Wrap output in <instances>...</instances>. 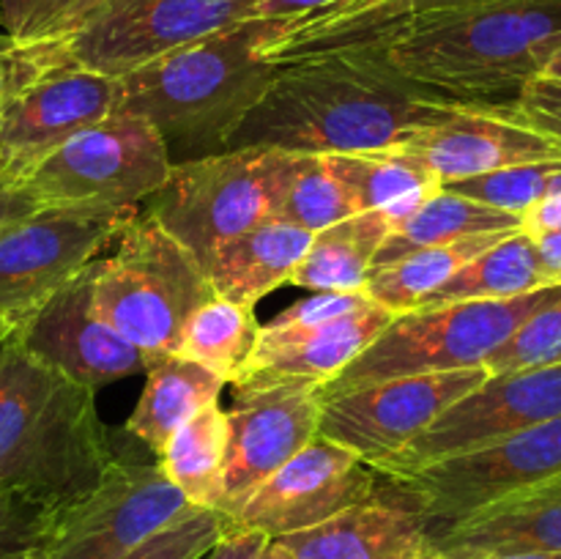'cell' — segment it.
I'll return each mask as SVG.
<instances>
[{"instance_id":"cell-52","label":"cell","mask_w":561,"mask_h":559,"mask_svg":"<svg viewBox=\"0 0 561 559\" xmlns=\"http://www.w3.org/2000/svg\"><path fill=\"white\" fill-rule=\"evenodd\" d=\"M31 559H44V554H36V557H31Z\"/></svg>"},{"instance_id":"cell-23","label":"cell","mask_w":561,"mask_h":559,"mask_svg":"<svg viewBox=\"0 0 561 559\" xmlns=\"http://www.w3.org/2000/svg\"><path fill=\"white\" fill-rule=\"evenodd\" d=\"M312 233L296 225L266 219L225 241L203 263L214 294L255 307L263 296L290 283V274L310 250Z\"/></svg>"},{"instance_id":"cell-31","label":"cell","mask_w":561,"mask_h":559,"mask_svg":"<svg viewBox=\"0 0 561 559\" xmlns=\"http://www.w3.org/2000/svg\"><path fill=\"white\" fill-rule=\"evenodd\" d=\"M228 447V411L217 403L197 411L168 438L157 464L197 507H217L219 477Z\"/></svg>"},{"instance_id":"cell-20","label":"cell","mask_w":561,"mask_h":559,"mask_svg":"<svg viewBox=\"0 0 561 559\" xmlns=\"http://www.w3.org/2000/svg\"><path fill=\"white\" fill-rule=\"evenodd\" d=\"M392 318L394 312L370 301L362 310L321 327H263L250 362L233 381L236 392L323 387L348 367Z\"/></svg>"},{"instance_id":"cell-29","label":"cell","mask_w":561,"mask_h":559,"mask_svg":"<svg viewBox=\"0 0 561 559\" xmlns=\"http://www.w3.org/2000/svg\"><path fill=\"white\" fill-rule=\"evenodd\" d=\"M510 233H485L471 236V239L453 241V244L427 247V250L411 252L409 258L389 263V266L373 269L367 277L365 294L376 305L387 307L389 312L416 310L436 288H442L460 266L474 261L485 250H491L496 241Z\"/></svg>"},{"instance_id":"cell-16","label":"cell","mask_w":561,"mask_h":559,"mask_svg":"<svg viewBox=\"0 0 561 559\" xmlns=\"http://www.w3.org/2000/svg\"><path fill=\"white\" fill-rule=\"evenodd\" d=\"M14 338L33 360L88 389L146 376L164 356L137 349L93 310V261L14 329Z\"/></svg>"},{"instance_id":"cell-13","label":"cell","mask_w":561,"mask_h":559,"mask_svg":"<svg viewBox=\"0 0 561 559\" xmlns=\"http://www.w3.org/2000/svg\"><path fill=\"white\" fill-rule=\"evenodd\" d=\"M488 378L485 367L389 378L323 400L318 436L359 455L373 469L403 453L455 400Z\"/></svg>"},{"instance_id":"cell-24","label":"cell","mask_w":561,"mask_h":559,"mask_svg":"<svg viewBox=\"0 0 561 559\" xmlns=\"http://www.w3.org/2000/svg\"><path fill=\"white\" fill-rule=\"evenodd\" d=\"M515 230H520L518 214L485 206V203L438 186L416 201L403 217L394 219L373 269L389 266L427 247L453 244V241L485 233H515Z\"/></svg>"},{"instance_id":"cell-45","label":"cell","mask_w":561,"mask_h":559,"mask_svg":"<svg viewBox=\"0 0 561 559\" xmlns=\"http://www.w3.org/2000/svg\"><path fill=\"white\" fill-rule=\"evenodd\" d=\"M332 3H337V0H255V16H261V20H285V16L310 14V11Z\"/></svg>"},{"instance_id":"cell-27","label":"cell","mask_w":561,"mask_h":559,"mask_svg":"<svg viewBox=\"0 0 561 559\" xmlns=\"http://www.w3.org/2000/svg\"><path fill=\"white\" fill-rule=\"evenodd\" d=\"M548 277L531 236L524 230L504 236L502 241L460 266L442 288L433 290L420 307L453 305V301H493L515 299L546 288Z\"/></svg>"},{"instance_id":"cell-40","label":"cell","mask_w":561,"mask_h":559,"mask_svg":"<svg viewBox=\"0 0 561 559\" xmlns=\"http://www.w3.org/2000/svg\"><path fill=\"white\" fill-rule=\"evenodd\" d=\"M370 296L365 290H316L312 299L296 301L288 310L274 316L266 327H321L334 318L351 316L370 305Z\"/></svg>"},{"instance_id":"cell-8","label":"cell","mask_w":561,"mask_h":559,"mask_svg":"<svg viewBox=\"0 0 561 559\" xmlns=\"http://www.w3.org/2000/svg\"><path fill=\"white\" fill-rule=\"evenodd\" d=\"M553 477H561V417L411 475H378L376 497L416 510L433 532Z\"/></svg>"},{"instance_id":"cell-47","label":"cell","mask_w":561,"mask_h":559,"mask_svg":"<svg viewBox=\"0 0 561 559\" xmlns=\"http://www.w3.org/2000/svg\"><path fill=\"white\" fill-rule=\"evenodd\" d=\"M257 559H294V557H290V551L283 546V543L274 540V537H268V543L263 546L261 557H257Z\"/></svg>"},{"instance_id":"cell-5","label":"cell","mask_w":561,"mask_h":559,"mask_svg":"<svg viewBox=\"0 0 561 559\" xmlns=\"http://www.w3.org/2000/svg\"><path fill=\"white\" fill-rule=\"evenodd\" d=\"M214 296L201 263L142 212L113 255L93 261V310L148 354H175L192 312Z\"/></svg>"},{"instance_id":"cell-44","label":"cell","mask_w":561,"mask_h":559,"mask_svg":"<svg viewBox=\"0 0 561 559\" xmlns=\"http://www.w3.org/2000/svg\"><path fill=\"white\" fill-rule=\"evenodd\" d=\"M520 230L526 236H531V239L542 233H551V230H561V195L546 197L537 206H531L520 217Z\"/></svg>"},{"instance_id":"cell-32","label":"cell","mask_w":561,"mask_h":559,"mask_svg":"<svg viewBox=\"0 0 561 559\" xmlns=\"http://www.w3.org/2000/svg\"><path fill=\"white\" fill-rule=\"evenodd\" d=\"M354 214H359V206L343 181L329 170L327 159L316 153H294L274 219L318 233Z\"/></svg>"},{"instance_id":"cell-18","label":"cell","mask_w":561,"mask_h":559,"mask_svg":"<svg viewBox=\"0 0 561 559\" xmlns=\"http://www.w3.org/2000/svg\"><path fill=\"white\" fill-rule=\"evenodd\" d=\"M392 148L425 164L438 184L561 159V146L551 137L513 115L463 102H442L427 110Z\"/></svg>"},{"instance_id":"cell-41","label":"cell","mask_w":561,"mask_h":559,"mask_svg":"<svg viewBox=\"0 0 561 559\" xmlns=\"http://www.w3.org/2000/svg\"><path fill=\"white\" fill-rule=\"evenodd\" d=\"M266 543L268 537L263 532L241 529V526L230 524V529L208 551V559H257Z\"/></svg>"},{"instance_id":"cell-15","label":"cell","mask_w":561,"mask_h":559,"mask_svg":"<svg viewBox=\"0 0 561 559\" xmlns=\"http://www.w3.org/2000/svg\"><path fill=\"white\" fill-rule=\"evenodd\" d=\"M118 104V77L80 66H49L16 88L0 113V181L20 186L77 132Z\"/></svg>"},{"instance_id":"cell-25","label":"cell","mask_w":561,"mask_h":559,"mask_svg":"<svg viewBox=\"0 0 561 559\" xmlns=\"http://www.w3.org/2000/svg\"><path fill=\"white\" fill-rule=\"evenodd\" d=\"M225 378L181 354L159 356L146 373V387L126 422V433L159 455L168 438L197 411L217 403Z\"/></svg>"},{"instance_id":"cell-7","label":"cell","mask_w":561,"mask_h":559,"mask_svg":"<svg viewBox=\"0 0 561 559\" xmlns=\"http://www.w3.org/2000/svg\"><path fill=\"white\" fill-rule=\"evenodd\" d=\"M294 153L236 148L173 162L168 179L148 195L146 212L197 263L225 241L274 219Z\"/></svg>"},{"instance_id":"cell-51","label":"cell","mask_w":561,"mask_h":559,"mask_svg":"<svg viewBox=\"0 0 561 559\" xmlns=\"http://www.w3.org/2000/svg\"><path fill=\"white\" fill-rule=\"evenodd\" d=\"M11 332H14V329H11V327H9V323H5V321H0V343H3V340H5V338H9V334H11Z\"/></svg>"},{"instance_id":"cell-34","label":"cell","mask_w":561,"mask_h":559,"mask_svg":"<svg viewBox=\"0 0 561 559\" xmlns=\"http://www.w3.org/2000/svg\"><path fill=\"white\" fill-rule=\"evenodd\" d=\"M102 0H0V27L16 44L64 42L80 31Z\"/></svg>"},{"instance_id":"cell-33","label":"cell","mask_w":561,"mask_h":559,"mask_svg":"<svg viewBox=\"0 0 561 559\" xmlns=\"http://www.w3.org/2000/svg\"><path fill=\"white\" fill-rule=\"evenodd\" d=\"M442 186L477 203H485V206L524 217L531 206H537L546 197L561 195V159L515 164V168L449 181Z\"/></svg>"},{"instance_id":"cell-9","label":"cell","mask_w":561,"mask_h":559,"mask_svg":"<svg viewBox=\"0 0 561 559\" xmlns=\"http://www.w3.org/2000/svg\"><path fill=\"white\" fill-rule=\"evenodd\" d=\"M173 159L159 132L118 107L77 132L20 186L42 206L140 208L168 179Z\"/></svg>"},{"instance_id":"cell-30","label":"cell","mask_w":561,"mask_h":559,"mask_svg":"<svg viewBox=\"0 0 561 559\" xmlns=\"http://www.w3.org/2000/svg\"><path fill=\"white\" fill-rule=\"evenodd\" d=\"M261 329L255 307L239 305V301H230L225 296H214L192 312L184 332H181L175 354L208 367L219 378L233 384L250 362L252 351L261 340Z\"/></svg>"},{"instance_id":"cell-21","label":"cell","mask_w":561,"mask_h":559,"mask_svg":"<svg viewBox=\"0 0 561 559\" xmlns=\"http://www.w3.org/2000/svg\"><path fill=\"white\" fill-rule=\"evenodd\" d=\"M431 548L458 559L561 554V477L433 529Z\"/></svg>"},{"instance_id":"cell-4","label":"cell","mask_w":561,"mask_h":559,"mask_svg":"<svg viewBox=\"0 0 561 559\" xmlns=\"http://www.w3.org/2000/svg\"><path fill=\"white\" fill-rule=\"evenodd\" d=\"M279 27L283 20L255 16L148 60L118 77V107L146 118L168 151H222L277 75L266 47Z\"/></svg>"},{"instance_id":"cell-39","label":"cell","mask_w":561,"mask_h":559,"mask_svg":"<svg viewBox=\"0 0 561 559\" xmlns=\"http://www.w3.org/2000/svg\"><path fill=\"white\" fill-rule=\"evenodd\" d=\"M510 115L561 146V80L540 75L526 82Z\"/></svg>"},{"instance_id":"cell-11","label":"cell","mask_w":561,"mask_h":559,"mask_svg":"<svg viewBox=\"0 0 561 559\" xmlns=\"http://www.w3.org/2000/svg\"><path fill=\"white\" fill-rule=\"evenodd\" d=\"M244 20H255V0H102L60 47L66 64L124 77Z\"/></svg>"},{"instance_id":"cell-26","label":"cell","mask_w":561,"mask_h":559,"mask_svg":"<svg viewBox=\"0 0 561 559\" xmlns=\"http://www.w3.org/2000/svg\"><path fill=\"white\" fill-rule=\"evenodd\" d=\"M392 230L389 212H359L312 233L310 250L290 274L307 290H365L378 250Z\"/></svg>"},{"instance_id":"cell-49","label":"cell","mask_w":561,"mask_h":559,"mask_svg":"<svg viewBox=\"0 0 561 559\" xmlns=\"http://www.w3.org/2000/svg\"><path fill=\"white\" fill-rule=\"evenodd\" d=\"M482 559H561V554H513V557H482Z\"/></svg>"},{"instance_id":"cell-1","label":"cell","mask_w":561,"mask_h":559,"mask_svg":"<svg viewBox=\"0 0 561 559\" xmlns=\"http://www.w3.org/2000/svg\"><path fill=\"white\" fill-rule=\"evenodd\" d=\"M442 102L455 99L400 75L383 49L312 55L279 64L222 151L274 148L329 157L392 148Z\"/></svg>"},{"instance_id":"cell-12","label":"cell","mask_w":561,"mask_h":559,"mask_svg":"<svg viewBox=\"0 0 561 559\" xmlns=\"http://www.w3.org/2000/svg\"><path fill=\"white\" fill-rule=\"evenodd\" d=\"M190 507L157 460L113 458L93 491L60 510L44 559H121Z\"/></svg>"},{"instance_id":"cell-48","label":"cell","mask_w":561,"mask_h":559,"mask_svg":"<svg viewBox=\"0 0 561 559\" xmlns=\"http://www.w3.org/2000/svg\"><path fill=\"white\" fill-rule=\"evenodd\" d=\"M542 77H553V80H561V47L551 55V60L546 64V71Z\"/></svg>"},{"instance_id":"cell-36","label":"cell","mask_w":561,"mask_h":559,"mask_svg":"<svg viewBox=\"0 0 561 559\" xmlns=\"http://www.w3.org/2000/svg\"><path fill=\"white\" fill-rule=\"evenodd\" d=\"M228 529L230 521L217 510L190 507L121 559H201Z\"/></svg>"},{"instance_id":"cell-38","label":"cell","mask_w":561,"mask_h":559,"mask_svg":"<svg viewBox=\"0 0 561 559\" xmlns=\"http://www.w3.org/2000/svg\"><path fill=\"white\" fill-rule=\"evenodd\" d=\"M60 64H66L60 42L16 44L14 38L0 33V113L16 88L25 85L31 77L42 75L49 66Z\"/></svg>"},{"instance_id":"cell-43","label":"cell","mask_w":561,"mask_h":559,"mask_svg":"<svg viewBox=\"0 0 561 559\" xmlns=\"http://www.w3.org/2000/svg\"><path fill=\"white\" fill-rule=\"evenodd\" d=\"M36 208H42V203H38L25 186L0 181V230L9 228V225L16 223V219L33 214Z\"/></svg>"},{"instance_id":"cell-6","label":"cell","mask_w":561,"mask_h":559,"mask_svg":"<svg viewBox=\"0 0 561 559\" xmlns=\"http://www.w3.org/2000/svg\"><path fill=\"white\" fill-rule=\"evenodd\" d=\"M557 299L561 285H546L515 299L453 301L400 312L348 367L316 392L329 400L389 378L482 367L531 312Z\"/></svg>"},{"instance_id":"cell-37","label":"cell","mask_w":561,"mask_h":559,"mask_svg":"<svg viewBox=\"0 0 561 559\" xmlns=\"http://www.w3.org/2000/svg\"><path fill=\"white\" fill-rule=\"evenodd\" d=\"M58 513L14 491H0V559H31L47 551Z\"/></svg>"},{"instance_id":"cell-35","label":"cell","mask_w":561,"mask_h":559,"mask_svg":"<svg viewBox=\"0 0 561 559\" xmlns=\"http://www.w3.org/2000/svg\"><path fill=\"white\" fill-rule=\"evenodd\" d=\"M561 365V299L531 312L485 360L488 376Z\"/></svg>"},{"instance_id":"cell-19","label":"cell","mask_w":561,"mask_h":559,"mask_svg":"<svg viewBox=\"0 0 561 559\" xmlns=\"http://www.w3.org/2000/svg\"><path fill=\"white\" fill-rule=\"evenodd\" d=\"M323 400L316 389L272 387L236 392L228 411V447L217 513L233 521L247 499L318 436Z\"/></svg>"},{"instance_id":"cell-2","label":"cell","mask_w":561,"mask_h":559,"mask_svg":"<svg viewBox=\"0 0 561 559\" xmlns=\"http://www.w3.org/2000/svg\"><path fill=\"white\" fill-rule=\"evenodd\" d=\"M561 47V0H496L405 20L383 58L403 77L507 113Z\"/></svg>"},{"instance_id":"cell-42","label":"cell","mask_w":561,"mask_h":559,"mask_svg":"<svg viewBox=\"0 0 561 559\" xmlns=\"http://www.w3.org/2000/svg\"><path fill=\"white\" fill-rule=\"evenodd\" d=\"M400 25H405L409 16L427 14V11H444V9H463V5H480V3H496V0H378Z\"/></svg>"},{"instance_id":"cell-22","label":"cell","mask_w":561,"mask_h":559,"mask_svg":"<svg viewBox=\"0 0 561 559\" xmlns=\"http://www.w3.org/2000/svg\"><path fill=\"white\" fill-rule=\"evenodd\" d=\"M274 540L294 559H416L433 551L427 521L405 504L378 497Z\"/></svg>"},{"instance_id":"cell-14","label":"cell","mask_w":561,"mask_h":559,"mask_svg":"<svg viewBox=\"0 0 561 559\" xmlns=\"http://www.w3.org/2000/svg\"><path fill=\"white\" fill-rule=\"evenodd\" d=\"M557 417H561V365L488 376L480 387L455 400L403 453L376 466V471L381 477L411 475Z\"/></svg>"},{"instance_id":"cell-53","label":"cell","mask_w":561,"mask_h":559,"mask_svg":"<svg viewBox=\"0 0 561 559\" xmlns=\"http://www.w3.org/2000/svg\"><path fill=\"white\" fill-rule=\"evenodd\" d=\"M5 340H9V338H5ZM5 340H3V343H5ZM3 343H0V349H3Z\"/></svg>"},{"instance_id":"cell-3","label":"cell","mask_w":561,"mask_h":559,"mask_svg":"<svg viewBox=\"0 0 561 559\" xmlns=\"http://www.w3.org/2000/svg\"><path fill=\"white\" fill-rule=\"evenodd\" d=\"M113 458L96 389L33 360L11 332L0 349V491L60 513L99 486Z\"/></svg>"},{"instance_id":"cell-28","label":"cell","mask_w":561,"mask_h":559,"mask_svg":"<svg viewBox=\"0 0 561 559\" xmlns=\"http://www.w3.org/2000/svg\"><path fill=\"white\" fill-rule=\"evenodd\" d=\"M329 170L354 195L359 212H389L392 223L403 217L438 181L422 162L394 148H376L359 153H329Z\"/></svg>"},{"instance_id":"cell-17","label":"cell","mask_w":561,"mask_h":559,"mask_svg":"<svg viewBox=\"0 0 561 559\" xmlns=\"http://www.w3.org/2000/svg\"><path fill=\"white\" fill-rule=\"evenodd\" d=\"M378 471L351 449L316 436L274 471L230 524L283 537L310 529L332 515L376 497Z\"/></svg>"},{"instance_id":"cell-10","label":"cell","mask_w":561,"mask_h":559,"mask_svg":"<svg viewBox=\"0 0 561 559\" xmlns=\"http://www.w3.org/2000/svg\"><path fill=\"white\" fill-rule=\"evenodd\" d=\"M140 208L42 206L0 230V321L20 329L55 290L115 244Z\"/></svg>"},{"instance_id":"cell-50","label":"cell","mask_w":561,"mask_h":559,"mask_svg":"<svg viewBox=\"0 0 561 559\" xmlns=\"http://www.w3.org/2000/svg\"><path fill=\"white\" fill-rule=\"evenodd\" d=\"M416 559H458V557H453V554H442V551H427Z\"/></svg>"},{"instance_id":"cell-46","label":"cell","mask_w":561,"mask_h":559,"mask_svg":"<svg viewBox=\"0 0 561 559\" xmlns=\"http://www.w3.org/2000/svg\"><path fill=\"white\" fill-rule=\"evenodd\" d=\"M535 247L542 261V269H546L548 283L561 285V230L535 236Z\"/></svg>"}]
</instances>
